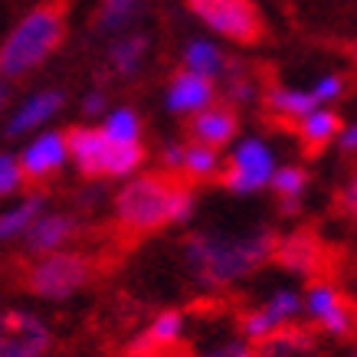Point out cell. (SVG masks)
<instances>
[{
    "label": "cell",
    "mask_w": 357,
    "mask_h": 357,
    "mask_svg": "<svg viewBox=\"0 0 357 357\" xmlns=\"http://www.w3.org/2000/svg\"><path fill=\"white\" fill-rule=\"evenodd\" d=\"M197 210V190L184 177L164 171L135 174L112 200L115 227L131 236H151L167 227H184Z\"/></svg>",
    "instance_id": "6da1fadb"
},
{
    "label": "cell",
    "mask_w": 357,
    "mask_h": 357,
    "mask_svg": "<svg viewBox=\"0 0 357 357\" xmlns=\"http://www.w3.org/2000/svg\"><path fill=\"white\" fill-rule=\"evenodd\" d=\"M272 229L252 233H194L184 243V262L197 285L204 289H229L236 282L259 272L272 262Z\"/></svg>",
    "instance_id": "7a4b0ae2"
},
{
    "label": "cell",
    "mask_w": 357,
    "mask_h": 357,
    "mask_svg": "<svg viewBox=\"0 0 357 357\" xmlns=\"http://www.w3.org/2000/svg\"><path fill=\"white\" fill-rule=\"evenodd\" d=\"M66 33H69V20H66V7L59 0L36 3L3 36V43H0V76L17 82V79H26L30 73L43 69L63 50Z\"/></svg>",
    "instance_id": "3957f363"
},
{
    "label": "cell",
    "mask_w": 357,
    "mask_h": 357,
    "mask_svg": "<svg viewBox=\"0 0 357 357\" xmlns=\"http://www.w3.org/2000/svg\"><path fill=\"white\" fill-rule=\"evenodd\" d=\"M66 154L86 181H128L141 174L148 151L144 144H112L98 125H73L66 131Z\"/></svg>",
    "instance_id": "277c9868"
},
{
    "label": "cell",
    "mask_w": 357,
    "mask_h": 357,
    "mask_svg": "<svg viewBox=\"0 0 357 357\" xmlns=\"http://www.w3.org/2000/svg\"><path fill=\"white\" fill-rule=\"evenodd\" d=\"M92 279H96V259L73 246L50 256H36L23 272L26 292L43 302H66L73 295L86 292Z\"/></svg>",
    "instance_id": "5b68a950"
},
{
    "label": "cell",
    "mask_w": 357,
    "mask_h": 357,
    "mask_svg": "<svg viewBox=\"0 0 357 357\" xmlns=\"http://www.w3.org/2000/svg\"><path fill=\"white\" fill-rule=\"evenodd\" d=\"M187 10L206 30L239 46H252L266 36L262 13L252 0H187Z\"/></svg>",
    "instance_id": "8992f818"
},
{
    "label": "cell",
    "mask_w": 357,
    "mask_h": 357,
    "mask_svg": "<svg viewBox=\"0 0 357 357\" xmlns=\"http://www.w3.org/2000/svg\"><path fill=\"white\" fill-rule=\"evenodd\" d=\"M275 167L279 164H275V151H272L269 141L249 135V138H239L233 144L227 164L220 167V181H223V187H227L229 194H236V197L259 194V190L269 187Z\"/></svg>",
    "instance_id": "52a82bcc"
},
{
    "label": "cell",
    "mask_w": 357,
    "mask_h": 357,
    "mask_svg": "<svg viewBox=\"0 0 357 357\" xmlns=\"http://www.w3.org/2000/svg\"><path fill=\"white\" fill-rule=\"evenodd\" d=\"M302 314H308L314 331H325L337 341L354 331V298L328 279H312L302 295Z\"/></svg>",
    "instance_id": "ba28073f"
},
{
    "label": "cell",
    "mask_w": 357,
    "mask_h": 357,
    "mask_svg": "<svg viewBox=\"0 0 357 357\" xmlns=\"http://www.w3.org/2000/svg\"><path fill=\"white\" fill-rule=\"evenodd\" d=\"M53 328L26 308H0V357H50Z\"/></svg>",
    "instance_id": "9c48e42d"
},
{
    "label": "cell",
    "mask_w": 357,
    "mask_h": 357,
    "mask_svg": "<svg viewBox=\"0 0 357 357\" xmlns=\"http://www.w3.org/2000/svg\"><path fill=\"white\" fill-rule=\"evenodd\" d=\"M302 318V292L295 289H275L266 295L259 305H252L243 318H239V337L249 344H259L272 331H279L285 325H295Z\"/></svg>",
    "instance_id": "30bf717a"
},
{
    "label": "cell",
    "mask_w": 357,
    "mask_h": 357,
    "mask_svg": "<svg viewBox=\"0 0 357 357\" xmlns=\"http://www.w3.org/2000/svg\"><path fill=\"white\" fill-rule=\"evenodd\" d=\"M272 262L298 279H321L328 266V246L314 229H289L272 243Z\"/></svg>",
    "instance_id": "8fae6325"
},
{
    "label": "cell",
    "mask_w": 357,
    "mask_h": 357,
    "mask_svg": "<svg viewBox=\"0 0 357 357\" xmlns=\"http://www.w3.org/2000/svg\"><path fill=\"white\" fill-rule=\"evenodd\" d=\"M82 233V223H79L76 213L69 210H43L40 217L30 223V229L23 233V249L30 256H50V252H59V249H69Z\"/></svg>",
    "instance_id": "7c38bea8"
},
{
    "label": "cell",
    "mask_w": 357,
    "mask_h": 357,
    "mask_svg": "<svg viewBox=\"0 0 357 357\" xmlns=\"http://www.w3.org/2000/svg\"><path fill=\"white\" fill-rule=\"evenodd\" d=\"M20 171L23 181L30 184H50L56 174L69 164V154H66V135L63 131H36L30 135L26 148L20 151Z\"/></svg>",
    "instance_id": "4fadbf2b"
},
{
    "label": "cell",
    "mask_w": 357,
    "mask_h": 357,
    "mask_svg": "<svg viewBox=\"0 0 357 357\" xmlns=\"http://www.w3.org/2000/svg\"><path fill=\"white\" fill-rule=\"evenodd\" d=\"M63 109H66V89H56V86L36 89V92H30L23 102H17V109L10 112L7 135H10V138L36 135V131L46 128Z\"/></svg>",
    "instance_id": "5bb4252c"
},
{
    "label": "cell",
    "mask_w": 357,
    "mask_h": 357,
    "mask_svg": "<svg viewBox=\"0 0 357 357\" xmlns=\"http://www.w3.org/2000/svg\"><path fill=\"white\" fill-rule=\"evenodd\" d=\"M213 102H217V82L204 76H194L187 69H181L167 82V89H164V109L171 112V115H177V119H190V115L204 112Z\"/></svg>",
    "instance_id": "9a60e30c"
},
{
    "label": "cell",
    "mask_w": 357,
    "mask_h": 357,
    "mask_svg": "<svg viewBox=\"0 0 357 357\" xmlns=\"http://www.w3.org/2000/svg\"><path fill=\"white\" fill-rule=\"evenodd\" d=\"M190 141L197 144H206V148H213V151H223L229 148L233 141L239 138V112L223 105V102H213V105H206L204 112H197L190 115Z\"/></svg>",
    "instance_id": "2e32d148"
},
{
    "label": "cell",
    "mask_w": 357,
    "mask_h": 357,
    "mask_svg": "<svg viewBox=\"0 0 357 357\" xmlns=\"http://www.w3.org/2000/svg\"><path fill=\"white\" fill-rule=\"evenodd\" d=\"M184 331H187V318L181 308L158 312L151 321H148V328L131 341L128 357H161L164 351H171L174 344H181Z\"/></svg>",
    "instance_id": "e0dca14e"
},
{
    "label": "cell",
    "mask_w": 357,
    "mask_h": 357,
    "mask_svg": "<svg viewBox=\"0 0 357 357\" xmlns=\"http://www.w3.org/2000/svg\"><path fill=\"white\" fill-rule=\"evenodd\" d=\"M151 56V36L141 30H128V33H119L109 40V50H105V69L109 76L121 79V82H131L138 76L144 63Z\"/></svg>",
    "instance_id": "ac0fdd59"
},
{
    "label": "cell",
    "mask_w": 357,
    "mask_h": 357,
    "mask_svg": "<svg viewBox=\"0 0 357 357\" xmlns=\"http://www.w3.org/2000/svg\"><path fill=\"white\" fill-rule=\"evenodd\" d=\"M341 125H344V119H341L331 105H318V109H312L308 115H302L292 128H295V135H298V144L305 148V154H321L325 148L335 144Z\"/></svg>",
    "instance_id": "d6986e66"
},
{
    "label": "cell",
    "mask_w": 357,
    "mask_h": 357,
    "mask_svg": "<svg viewBox=\"0 0 357 357\" xmlns=\"http://www.w3.org/2000/svg\"><path fill=\"white\" fill-rule=\"evenodd\" d=\"M262 105H266V115L279 125H289L292 128L295 121L308 115L312 109H318V102L312 98L308 89H292V86H269L262 89Z\"/></svg>",
    "instance_id": "ffe728a7"
},
{
    "label": "cell",
    "mask_w": 357,
    "mask_h": 357,
    "mask_svg": "<svg viewBox=\"0 0 357 357\" xmlns=\"http://www.w3.org/2000/svg\"><path fill=\"white\" fill-rule=\"evenodd\" d=\"M229 66V56L227 50L217 43V40H210V36H194V40H187L184 43V53H181V69L187 73H194V76H204V79H223Z\"/></svg>",
    "instance_id": "44dd1931"
},
{
    "label": "cell",
    "mask_w": 357,
    "mask_h": 357,
    "mask_svg": "<svg viewBox=\"0 0 357 357\" xmlns=\"http://www.w3.org/2000/svg\"><path fill=\"white\" fill-rule=\"evenodd\" d=\"M252 347H256L259 357H308L314 351V328L295 321V325L272 331L266 341H259Z\"/></svg>",
    "instance_id": "7402d4cb"
},
{
    "label": "cell",
    "mask_w": 357,
    "mask_h": 357,
    "mask_svg": "<svg viewBox=\"0 0 357 357\" xmlns=\"http://www.w3.org/2000/svg\"><path fill=\"white\" fill-rule=\"evenodd\" d=\"M220 96H223V105H229V109H243V105H252V102H259L262 96V86L259 79L249 73V66H243L239 59H229L227 73H223V79H220Z\"/></svg>",
    "instance_id": "603a6c76"
},
{
    "label": "cell",
    "mask_w": 357,
    "mask_h": 357,
    "mask_svg": "<svg viewBox=\"0 0 357 357\" xmlns=\"http://www.w3.org/2000/svg\"><path fill=\"white\" fill-rule=\"evenodd\" d=\"M46 210V194H30L17 200L13 206L0 210V246L20 243L23 233L30 229V223Z\"/></svg>",
    "instance_id": "cb8c5ba5"
},
{
    "label": "cell",
    "mask_w": 357,
    "mask_h": 357,
    "mask_svg": "<svg viewBox=\"0 0 357 357\" xmlns=\"http://www.w3.org/2000/svg\"><path fill=\"white\" fill-rule=\"evenodd\" d=\"M269 187H272V194L279 197L282 210H285V213H295V210L302 206L308 187H312V174H308L305 164H282V167H275V174H272Z\"/></svg>",
    "instance_id": "d4e9b609"
},
{
    "label": "cell",
    "mask_w": 357,
    "mask_h": 357,
    "mask_svg": "<svg viewBox=\"0 0 357 357\" xmlns=\"http://www.w3.org/2000/svg\"><path fill=\"white\" fill-rule=\"evenodd\" d=\"M220 167H223V158L220 151L206 148V144H197V141L187 138L184 141V161H181V174L187 184H210L220 177Z\"/></svg>",
    "instance_id": "484cf974"
},
{
    "label": "cell",
    "mask_w": 357,
    "mask_h": 357,
    "mask_svg": "<svg viewBox=\"0 0 357 357\" xmlns=\"http://www.w3.org/2000/svg\"><path fill=\"white\" fill-rule=\"evenodd\" d=\"M141 13H144V0H102L96 13V33L109 40L119 33H128Z\"/></svg>",
    "instance_id": "4316f807"
},
{
    "label": "cell",
    "mask_w": 357,
    "mask_h": 357,
    "mask_svg": "<svg viewBox=\"0 0 357 357\" xmlns=\"http://www.w3.org/2000/svg\"><path fill=\"white\" fill-rule=\"evenodd\" d=\"M102 135L112 141V144H141V135H144V121L131 105H112L105 115H102Z\"/></svg>",
    "instance_id": "83f0119b"
},
{
    "label": "cell",
    "mask_w": 357,
    "mask_h": 357,
    "mask_svg": "<svg viewBox=\"0 0 357 357\" xmlns=\"http://www.w3.org/2000/svg\"><path fill=\"white\" fill-rule=\"evenodd\" d=\"M308 92H312L318 105H335V102H341L347 96V79L344 73H325V76L314 79V86Z\"/></svg>",
    "instance_id": "f1b7e54d"
},
{
    "label": "cell",
    "mask_w": 357,
    "mask_h": 357,
    "mask_svg": "<svg viewBox=\"0 0 357 357\" xmlns=\"http://www.w3.org/2000/svg\"><path fill=\"white\" fill-rule=\"evenodd\" d=\"M23 171H20V161L17 154L10 151H0V200H10L23 190Z\"/></svg>",
    "instance_id": "f546056e"
},
{
    "label": "cell",
    "mask_w": 357,
    "mask_h": 357,
    "mask_svg": "<svg viewBox=\"0 0 357 357\" xmlns=\"http://www.w3.org/2000/svg\"><path fill=\"white\" fill-rule=\"evenodd\" d=\"M200 357H259V354H256V347L249 344V341H243V337H229V341L213 344L206 354H200Z\"/></svg>",
    "instance_id": "4dcf8cb0"
},
{
    "label": "cell",
    "mask_w": 357,
    "mask_h": 357,
    "mask_svg": "<svg viewBox=\"0 0 357 357\" xmlns=\"http://www.w3.org/2000/svg\"><path fill=\"white\" fill-rule=\"evenodd\" d=\"M109 102H112L109 89H105V86H96V89H89L86 96H82V112H86L89 119H98V115H105V112L112 109Z\"/></svg>",
    "instance_id": "1f68e13d"
},
{
    "label": "cell",
    "mask_w": 357,
    "mask_h": 357,
    "mask_svg": "<svg viewBox=\"0 0 357 357\" xmlns=\"http://www.w3.org/2000/svg\"><path fill=\"white\" fill-rule=\"evenodd\" d=\"M158 158H161V171L164 174H174V177H177V174H181V161H184V141H164L161 144V154H158Z\"/></svg>",
    "instance_id": "d6a6232c"
},
{
    "label": "cell",
    "mask_w": 357,
    "mask_h": 357,
    "mask_svg": "<svg viewBox=\"0 0 357 357\" xmlns=\"http://www.w3.org/2000/svg\"><path fill=\"white\" fill-rule=\"evenodd\" d=\"M335 144L341 148V154H354V148H357V125L354 121H351V125H341Z\"/></svg>",
    "instance_id": "836d02e7"
},
{
    "label": "cell",
    "mask_w": 357,
    "mask_h": 357,
    "mask_svg": "<svg viewBox=\"0 0 357 357\" xmlns=\"http://www.w3.org/2000/svg\"><path fill=\"white\" fill-rule=\"evenodd\" d=\"M357 184H354V177H351V184L341 187V200H337V206L344 210L347 217H354V210H357Z\"/></svg>",
    "instance_id": "e575fe53"
},
{
    "label": "cell",
    "mask_w": 357,
    "mask_h": 357,
    "mask_svg": "<svg viewBox=\"0 0 357 357\" xmlns=\"http://www.w3.org/2000/svg\"><path fill=\"white\" fill-rule=\"evenodd\" d=\"M10 102H13V82L7 76H0V115L10 112Z\"/></svg>",
    "instance_id": "d590c367"
},
{
    "label": "cell",
    "mask_w": 357,
    "mask_h": 357,
    "mask_svg": "<svg viewBox=\"0 0 357 357\" xmlns=\"http://www.w3.org/2000/svg\"><path fill=\"white\" fill-rule=\"evenodd\" d=\"M351 357H354V354H351Z\"/></svg>",
    "instance_id": "8d00e7d4"
}]
</instances>
